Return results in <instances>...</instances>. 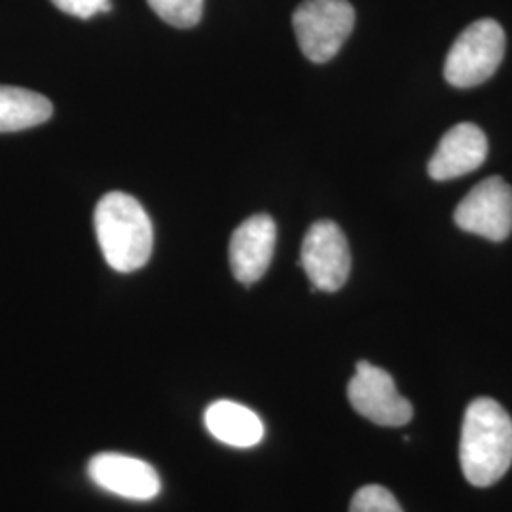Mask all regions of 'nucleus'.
Listing matches in <instances>:
<instances>
[{"instance_id": "f257e3e1", "label": "nucleus", "mask_w": 512, "mask_h": 512, "mask_svg": "<svg viewBox=\"0 0 512 512\" xmlns=\"http://www.w3.org/2000/svg\"><path fill=\"white\" fill-rule=\"evenodd\" d=\"M459 461L467 482L488 488L507 475L512 463V420L494 399H476L467 406Z\"/></svg>"}, {"instance_id": "f03ea898", "label": "nucleus", "mask_w": 512, "mask_h": 512, "mask_svg": "<svg viewBox=\"0 0 512 512\" xmlns=\"http://www.w3.org/2000/svg\"><path fill=\"white\" fill-rule=\"evenodd\" d=\"M97 241L110 268L129 274L152 255L154 230L147 211L133 196L109 192L95 207Z\"/></svg>"}, {"instance_id": "7ed1b4c3", "label": "nucleus", "mask_w": 512, "mask_h": 512, "mask_svg": "<svg viewBox=\"0 0 512 512\" xmlns=\"http://www.w3.org/2000/svg\"><path fill=\"white\" fill-rule=\"evenodd\" d=\"M505 31L494 19L471 23L452 44L444 78L456 88H475L494 76L505 55Z\"/></svg>"}, {"instance_id": "20e7f679", "label": "nucleus", "mask_w": 512, "mask_h": 512, "mask_svg": "<svg viewBox=\"0 0 512 512\" xmlns=\"http://www.w3.org/2000/svg\"><path fill=\"white\" fill-rule=\"evenodd\" d=\"M355 25L348 0H304L293 14L302 54L313 63H327L342 50Z\"/></svg>"}, {"instance_id": "39448f33", "label": "nucleus", "mask_w": 512, "mask_h": 512, "mask_svg": "<svg viewBox=\"0 0 512 512\" xmlns=\"http://www.w3.org/2000/svg\"><path fill=\"white\" fill-rule=\"evenodd\" d=\"M300 264L315 291H340L351 270V253L342 228L332 220L315 222L302 243Z\"/></svg>"}, {"instance_id": "423d86ee", "label": "nucleus", "mask_w": 512, "mask_h": 512, "mask_svg": "<svg viewBox=\"0 0 512 512\" xmlns=\"http://www.w3.org/2000/svg\"><path fill=\"white\" fill-rule=\"evenodd\" d=\"M348 397L355 412L382 427H401L414 416L412 404L401 397L391 374L366 361L357 363V372L348 385Z\"/></svg>"}, {"instance_id": "0eeeda50", "label": "nucleus", "mask_w": 512, "mask_h": 512, "mask_svg": "<svg viewBox=\"0 0 512 512\" xmlns=\"http://www.w3.org/2000/svg\"><path fill=\"white\" fill-rule=\"evenodd\" d=\"M461 230L490 241H503L512 232V188L501 177H488L461 200L454 213Z\"/></svg>"}, {"instance_id": "6e6552de", "label": "nucleus", "mask_w": 512, "mask_h": 512, "mask_svg": "<svg viewBox=\"0 0 512 512\" xmlns=\"http://www.w3.org/2000/svg\"><path fill=\"white\" fill-rule=\"evenodd\" d=\"M277 226L270 215L243 220L230 239L232 274L243 285H253L268 272L274 258Z\"/></svg>"}, {"instance_id": "1a4fd4ad", "label": "nucleus", "mask_w": 512, "mask_h": 512, "mask_svg": "<svg viewBox=\"0 0 512 512\" xmlns=\"http://www.w3.org/2000/svg\"><path fill=\"white\" fill-rule=\"evenodd\" d=\"M88 475L97 486L126 499L148 501L162 490L160 476L148 463L122 454L95 456L88 465Z\"/></svg>"}, {"instance_id": "9d476101", "label": "nucleus", "mask_w": 512, "mask_h": 512, "mask_svg": "<svg viewBox=\"0 0 512 512\" xmlns=\"http://www.w3.org/2000/svg\"><path fill=\"white\" fill-rule=\"evenodd\" d=\"M488 156V139L475 124H458L440 139L427 171L435 181H452L473 173Z\"/></svg>"}, {"instance_id": "9b49d317", "label": "nucleus", "mask_w": 512, "mask_h": 512, "mask_svg": "<svg viewBox=\"0 0 512 512\" xmlns=\"http://www.w3.org/2000/svg\"><path fill=\"white\" fill-rule=\"evenodd\" d=\"M205 427L215 439L236 448H251L264 437V425L255 412L230 401L213 403L205 410Z\"/></svg>"}, {"instance_id": "f8f14e48", "label": "nucleus", "mask_w": 512, "mask_h": 512, "mask_svg": "<svg viewBox=\"0 0 512 512\" xmlns=\"http://www.w3.org/2000/svg\"><path fill=\"white\" fill-rule=\"evenodd\" d=\"M54 107L48 97L31 90L0 86V133L35 128L48 122Z\"/></svg>"}, {"instance_id": "ddd939ff", "label": "nucleus", "mask_w": 512, "mask_h": 512, "mask_svg": "<svg viewBox=\"0 0 512 512\" xmlns=\"http://www.w3.org/2000/svg\"><path fill=\"white\" fill-rule=\"evenodd\" d=\"M148 4L165 23L179 29L194 27L202 19L203 0H148Z\"/></svg>"}, {"instance_id": "4468645a", "label": "nucleus", "mask_w": 512, "mask_h": 512, "mask_svg": "<svg viewBox=\"0 0 512 512\" xmlns=\"http://www.w3.org/2000/svg\"><path fill=\"white\" fill-rule=\"evenodd\" d=\"M349 512H404L395 495L384 486L370 484L353 495Z\"/></svg>"}, {"instance_id": "2eb2a0df", "label": "nucleus", "mask_w": 512, "mask_h": 512, "mask_svg": "<svg viewBox=\"0 0 512 512\" xmlns=\"http://www.w3.org/2000/svg\"><path fill=\"white\" fill-rule=\"evenodd\" d=\"M61 12L74 18L90 19L95 14L110 12V0H52Z\"/></svg>"}]
</instances>
